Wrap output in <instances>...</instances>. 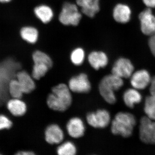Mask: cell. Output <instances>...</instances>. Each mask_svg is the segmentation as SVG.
Segmentation results:
<instances>
[{"label": "cell", "instance_id": "cell-11", "mask_svg": "<svg viewBox=\"0 0 155 155\" xmlns=\"http://www.w3.org/2000/svg\"><path fill=\"white\" fill-rule=\"evenodd\" d=\"M67 133L71 137L79 138L84 135L85 126L82 119L75 117L69 119L66 125Z\"/></svg>", "mask_w": 155, "mask_h": 155}, {"label": "cell", "instance_id": "cell-26", "mask_svg": "<svg viewBox=\"0 0 155 155\" xmlns=\"http://www.w3.org/2000/svg\"><path fill=\"white\" fill-rule=\"evenodd\" d=\"M8 91L10 95L13 98L21 99L23 92L17 79H12L8 85Z\"/></svg>", "mask_w": 155, "mask_h": 155}, {"label": "cell", "instance_id": "cell-19", "mask_svg": "<svg viewBox=\"0 0 155 155\" xmlns=\"http://www.w3.org/2000/svg\"><path fill=\"white\" fill-rule=\"evenodd\" d=\"M123 99L126 106L132 109L136 104L141 102L142 96L136 89H128L124 93Z\"/></svg>", "mask_w": 155, "mask_h": 155}, {"label": "cell", "instance_id": "cell-27", "mask_svg": "<svg viewBox=\"0 0 155 155\" xmlns=\"http://www.w3.org/2000/svg\"><path fill=\"white\" fill-rule=\"evenodd\" d=\"M11 120L4 115H0V130L9 129L12 126Z\"/></svg>", "mask_w": 155, "mask_h": 155}, {"label": "cell", "instance_id": "cell-14", "mask_svg": "<svg viewBox=\"0 0 155 155\" xmlns=\"http://www.w3.org/2000/svg\"><path fill=\"white\" fill-rule=\"evenodd\" d=\"M89 64L95 70L107 67L109 62L107 55L101 51H93L90 53L87 57Z\"/></svg>", "mask_w": 155, "mask_h": 155}, {"label": "cell", "instance_id": "cell-22", "mask_svg": "<svg viewBox=\"0 0 155 155\" xmlns=\"http://www.w3.org/2000/svg\"><path fill=\"white\" fill-rule=\"evenodd\" d=\"M57 153L59 155H75L77 153V148L72 142L67 141L58 147Z\"/></svg>", "mask_w": 155, "mask_h": 155}, {"label": "cell", "instance_id": "cell-13", "mask_svg": "<svg viewBox=\"0 0 155 155\" xmlns=\"http://www.w3.org/2000/svg\"><path fill=\"white\" fill-rule=\"evenodd\" d=\"M150 75L147 70H139L133 73L130 78V84L134 88L137 90H143L146 88L150 83Z\"/></svg>", "mask_w": 155, "mask_h": 155}, {"label": "cell", "instance_id": "cell-7", "mask_svg": "<svg viewBox=\"0 0 155 155\" xmlns=\"http://www.w3.org/2000/svg\"><path fill=\"white\" fill-rule=\"evenodd\" d=\"M68 85L72 92L75 93H88L91 89V84L88 76L84 73L71 78Z\"/></svg>", "mask_w": 155, "mask_h": 155}, {"label": "cell", "instance_id": "cell-8", "mask_svg": "<svg viewBox=\"0 0 155 155\" xmlns=\"http://www.w3.org/2000/svg\"><path fill=\"white\" fill-rule=\"evenodd\" d=\"M134 67L130 60L126 58H119L114 63L112 69V73L118 77L127 78L131 77Z\"/></svg>", "mask_w": 155, "mask_h": 155}, {"label": "cell", "instance_id": "cell-10", "mask_svg": "<svg viewBox=\"0 0 155 155\" xmlns=\"http://www.w3.org/2000/svg\"><path fill=\"white\" fill-rule=\"evenodd\" d=\"M45 136L46 141L51 145L60 144L64 138V131L56 124H51L46 128Z\"/></svg>", "mask_w": 155, "mask_h": 155}, {"label": "cell", "instance_id": "cell-28", "mask_svg": "<svg viewBox=\"0 0 155 155\" xmlns=\"http://www.w3.org/2000/svg\"><path fill=\"white\" fill-rule=\"evenodd\" d=\"M148 44L151 51L155 57V33L150 36Z\"/></svg>", "mask_w": 155, "mask_h": 155}, {"label": "cell", "instance_id": "cell-32", "mask_svg": "<svg viewBox=\"0 0 155 155\" xmlns=\"http://www.w3.org/2000/svg\"><path fill=\"white\" fill-rule=\"evenodd\" d=\"M12 0H0V2L2 3H7L10 2Z\"/></svg>", "mask_w": 155, "mask_h": 155}, {"label": "cell", "instance_id": "cell-25", "mask_svg": "<svg viewBox=\"0 0 155 155\" xmlns=\"http://www.w3.org/2000/svg\"><path fill=\"white\" fill-rule=\"evenodd\" d=\"M47 65L42 64H34L31 76L35 80H40L44 77L49 70Z\"/></svg>", "mask_w": 155, "mask_h": 155}, {"label": "cell", "instance_id": "cell-4", "mask_svg": "<svg viewBox=\"0 0 155 155\" xmlns=\"http://www.w3.org/2000/svg\"><path fill=\"white\" fill-rule=\"evenodd\" d=\"M82 18V13L79 11L76 4L66 2L63 4L59 20L61 24L66 26H77Z\"/></svg>", "mask_w": 155, "mask_h": 155}, {"label": "cell", "instance_id": "cell-1", "mask_svg": "<svg viewBox=\"0 0 155 155\" xmlns=\"http://www.w3.org/2000/svg\"><path fill=\"white\" fill-rule=\"evenodd\" d=\"M72 91L68 85L61 83L53 87L47 98V104L50 109L58 112L67 111L72 105Z\"/></svg>", "mask_w": 155, "mask_h": 155}, {"label": "cell", "instance_id": "cell-29", "mask_svg": "<svg viewBox=\"0 0 155 155\" xmlns=\"http://www.w3.org/2000/svg\"><path fill=\"white\" fill-rule=\"evenodd\" d=\"M150 91V95L155 97V76L151 80Z\"/></svg>", "mask_w": 155, "mask_h": 155}, {"label": "cell", "instance_id": "cell-24", "mask_svg": "<svg viewBox=\"0 0 155 155\" xmlns=\"http://www.w3.org/2000/svg\"><path fill=\"white\" fill-rule=\"evenodd\" d=\"M85 56V52L83 48H76L72 51L70 54V60L75 66H81L84 62Z\"/></svg>", "mask_w": 155, "mask_h": 155}, {"label": "cell", "instance_id": "cell-3", "mask_svg": "<svg viewBox=\"0 0 155 155\" xmlns=\"http://www.w3.org/2000/svg\"><path fill=\"white\" fill-rule=\"evenodd\" d=\"M136 124V120L132 114L119 112L116 114L111 123V132L114 135L128 137L132 135Z\"/></svg>", "mask_w": 155, "mask_h": 155}, {"label": "cell", "instance_id": "cell-21", "mask_svg": "<svg viewBox=\"0 0 155 155\" xmlns=\"http://www.w3.org/2000/svg\"><path fill=\"white\" fill-rule=\"evenodd\" d=\"M34 64H42L47 65L50 69L52 67L53 62L51 58L48 54L42 51H35L32 55Z\"/></svg>", "mask_w": 155, "mask_h": 155}, {"label": "cell", "instance_id": "cell-12", "mask_svg": "<svg viewBox=\"0 0 155 155\" xmlns=\"http://www.w3.org/2000/svg\"><path fill=\"white\" fill-rule=\"evenodd\" d=\"M76 2L81 13L90 18H94L100 11V0H76Z\"/></svg>", "mask_w": 155, "mask_h": 155}, {"label": "cell", "instance_id": "cell-20", "mask_svg": "<svg viewBox=\"0 0 155 155\" xmlns=\"http://www.w3.org/2000/svg\"><path fill=\"white\" fill-rule=\"evenodd\" d=\"M20 35L23 40L28 43L34 44L38 39V31L33 26H24L20 30Z\"/></svg>", "mask_w": 155, "mask_h": 155}, {"label": "cell", "instance_id": "cell-31", "mask_svg": "<svg viewBox=\"0 0 155 155\" xmlns=\"http://www.w3.org/2000/svg\"><path fill=\"white\" fill-rule=\"evenodd\" d=\"M35 154L33 151H31L24 150L19 151L17 153L16 155H33Z\"/></svg>", "mask_w": 155, "mask_h": 155}, {"label": "cell", "instance_id": "cell-18", "mask_svg": "<svg viewBox=\"0 0 155 155\" xmlns=\"http://www.w3.org/2000/svg\"><path fill=\"white\" fill-rule=\"evenodd\" d=\"M7 107L12 115L16 116H23L27 111V106L20 99L13 98L7 104Z\"/></svg>", "mask_w": 155, "mask_h": 155}, {"label": "cell", "instance_id": "cell-30", "mask_svg": "<svg viewBox=\"0 0 155 155\" xmlns=\"http://www.w3.org/2000/svg\"><path fill=\"white\" fill-rule=\"evenodd\" d=\"M144 5L148 8H155V0H143Z\"/></svg>", "mask_w": 155, "mask_h": 155}, {"label": "cell", "instance_id": "cell-9", "mask_svg": "<svg viewBox=\"0 0 155 155\" xmlns=\"http://www.w3.org/2000/svg\"><path fill=\"white\" fill-rule=\"evenodd\" d=\"M139 19L143 33L149 36L155 33V16L150 8L141 12L139 15Z\"/></svg>", "mask_w": 155, "mask_h": 155}, {"label": "cell", "instance_id": "cell-17", "mask_svg": "<svg viewBox=\"0 0 155 155\" xmlns=\"http://www.w3.org/2000/svg\"><path fill=\"white\" fill-rule=\"evenodd\" d=\"M34 14L38 19L44 24H48L54 18V13L52 9L46 5H41L35 8Z\"/></svg>", "mask_w": 155, "mask_h": 155}, {"label": "cell", "instance_id": "cell-23", "mask_svg": "<svg viewBox=\"0 0 155 155\" xmlns=\"http://www.w3.org/2000/svg\"><path fill=\"white\" fill-rule=\"evenodd\" d=\"M144 111L147 116L155 121V97H147L145 102Z\"/></svg>", "mask_w": 155, "mask_h": 155}, {"label": "cell", "instance_id": "cell-2", "mask_svg": "<svg viewBox=\"0 0 155 155\" xmlns=\"http://www.w3.org/2000/svg\"><path fill=\"white\" fill-rule=\"evenodd\" d=\"M124 84L122 78L113 74L104 76L100 81L98 89L100 94L108 104H114L116 102L115 92Z\"/></svg>", "mask_w": 155, "mask_h": 155}, {"label": "cell", "instance_id": "cell-15", "mask_svg": "<svg viewBox=\"0 0 155 155\" xmlns=\"http://www.w3.org/2000/svg\"><path fill=\"white\" fill-rule=\"evenodd\" d=\"M17 79L24 94H29L35 88V82L32 76L25 71H21L17 74Z\"/></svg>", "mask_w": 155, "mask_h": 155}, {"label": "cell", "instance_id": "cell-6", "mask_svg": "<svg viewBox=\"0 0 155 155\" xmlns=\"http://www.w3.org/2000/svg\"><path fill=\"white\" fill-rule=\"evenodd\" d=\"M86 120L89 125L96 128H105L110 124L111 116L105 109H99L87 114Z\"/></svg>", "mask_w": 155, "mask_h": 155}, {"label": "cell", "instance_id": "cell-5", "mask_svg": "<svg viewBox=\"0 0 155 155\" xmlns=\"http://www.w3.org/2000/svg\"><path fill=\"white\" fill-rule=\"evenodd\" d=\"M139 136L140 140L147 144H155V121L144 116L140 121Z\"/></svg>", "mask_w": 155, "mask_h": 155}, {"label": "cell", "instance_id": "cell-16", "mask_svg": "<svg viewBox=\"0 0 155 155\" xmlns=\"http://www.w3.org/2000/svg\"><path fill=\"white\" fill-rule=\"evenodd\" d=\"M113 14L116 22L120 23H126L130 20L131 10L127 5L119 4L114 8Z\"/></svg>", "mask_w": 155, "mask_h": 155}]
</instances>
